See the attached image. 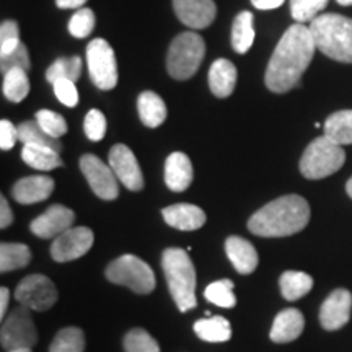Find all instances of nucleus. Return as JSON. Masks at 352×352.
Here are the masks:
<instances>
[{"instance_id": "1", "label": "nucleus", "mask_w": 352, "mask_h": 352, "mask_svg": "<svg viewBox=\"0 0 352 352\" xmlns=\"http://www.w3.org/2000/svg\"><path fill=\"white\" fill-rule=\"evenodd\" d=\"M316 51L314 34L303 23L292 25L277 43L267 64L264 83L272 94H287L300 83Z\"/></svg>"}, {"instance_id": "2", "label": "nucleus", "mask_w": 352, "mask_h": 352, "mask_svg": "<svg viewBox=\"0 0 352 352\" xmlns=\"http://www.w3.org/2000/svg\"><path fill=\"white\" fill-rule=\"evenodd\" d=\"M310 222V206L298 195L271 201L248 220V230L258 236L279 239L302 232Z\"/></svg>"}, {"instance_id": "3", "label": "nucleus", "mask_w": 352, "mask_h": 352, "mask_svg": "<svg viewBox=\"0 0 352 352\" xmlns=\"http://www.w3.org/2000/svg\"><path fill=\"white\" fill-rule=\"evenodd\" d=\"M316 51L329 59L352 64V19L338 13H321L308 25Z\"/></svg>"}, {"instance_id": "4", "label": "nucleus", "mask_w": 352, "mask_h": 352, "mask_svg": "<svg viewBox=\"0 0 352 352\" xmlns=\"http://www.w3.org/2000/svg\"><path fill=\"white\" fill-rule=\"evenodd\" d=\"M166 283L179 311L192 310L196 300V270L189 254L182 248H168L162 256Z\"/></svg>"}, {"instance_id": "5", "label": "nucleus", "mask_w": 352, "mask_h": 352, "mask_svg": "<svg viewBox=\"0 0 352 352\" xmlns=\"http://www.w3.org/2000/svg\"><path fill=\"white\" fill-rule=\"evenodd\" d=\"M206 54V43L197 33L178 34L168 47L166 70L175 80H188L199 70Z\"/></svg>"}, {"instance_id": "6", "label": "nucleus", "mask_w": 352, "mask_h": 352, "mask_svg": "<svg viewBox=\"0 0 352 352\" xmlns=\"http://www.w3.org/2000/svg\"><path fill=\"white\" fill-rule=\"evenodd\" d=\"M346 152L327 135L316 138L303 152L300 158V173L307 179H321L331 176L342 168Z\"/></svg>"}, {"instance_id": "7", "label": "nucleus", "mask_w": 352, "mask_h": 352, "mask_svg": "<svg viewBox=\"0 0 352 352\" xmlns=\"http://www.w3.org/2000/svg\"><path fill=\"white\" fill-rule=\"evenodd\" d=\"M107 279L113 284L129 287L132 292L140 296L153 292L157 284L152 267L134 254H122L109 263Z\"/></svg>"}, {"instance_id": "8", "label": "nucleus", "mask_w": 352, "mask_h": 352, "mask_svg": "<svg viewBox=\"0 0 352 352\" xmlns=\"http://www.w3.org/2000/svg\"><path fill=\"white\" fill-rule=\"evenodd\" d=\"M87 65L91 82L100 90H113L118 85L116 56L103 38H96L87 46Z\"/></svg>"}, {"instance_id": "9", "label": "nucleus", "mask_w": 352, "mask_h": 352, "mask_svg": "<svg viewBox=\"0 0 352 352\" xmlns=\"http://www.w3.org/2000/svg\"><path fill=\"white\" fill-rule=\"evenodd\" d=\"M32 310L20 305L3 320L0 329V344L6 351L33 349L38 342V331L32 318Z\"/></svg>"}, {"instance_id": "10", "label": "nucleus", "mask_w": 352, "mask_h": 352, "mask_svg": "<svg viewBox=\"0 0 352 352\" xmlns=\"http://www.w3.org/2000/svg\"><path fill=\"white\" fill-rule=\"evenodd\" d=\"M15 298L28 310L46 311L57 302V289L50 277L32 274L21 279L16 285Z\"/></svg>"}, {"instance_id": "11", "label": "nucleus", "mask_w": 352, "mask_h": 352, "mask_svg": "<svg viewBox=\"0 0 352 352\" xmlns=\"http://www.w3.org/2000/svg\"><path fill=\"white\" fill-rule=\"evenodd\" d=\"M80 170L85 175L88 184L95 196L104 201H114L120 196V179L113 168L100 160L94 153H87L80 158Z\"/></svg>"}, {"instance_id": "12", "label": "nucleus", "mask_w": 352, "mask_h": 352, "mask_svg": "<svg viewBox=\"0 0 352 352\" xmlns=\"http://www.w3.org/2000/svg\"><path fill=\"white\" fill-rule=\"evenodd\" d=\"M94 240V232L88 227H72L52 241L51 256L57 263L74 261L90 252Z\"/></svg>"}, {"instance_id": "13", "label": "nucleus", "mask_w": 352, "mask_h": 352, "mask_svg": "<svg viewBox=\"0 0 352 352\" xmlns=\"http://www.w3.org/2000/svg\"><path fill=\"white\" fill-rule=\"evenodd\" d=\"M109 166H111L120 183L129 191H140L144 188V175L140 170L138 158L127 145L116 144L109 151Z\"/></svg>"}, {"instance_id": "14", "label": "nucleus", "mask_w": 352, "mask_h": 352, "mask_svg": "<svg viewBox=\"0 0 352 352\" xmlns=\"http://www.w3.org/2000/svg\"><path fill=\"white\" fill-rule=\"evenodd\" d=\"M352 294L346 289H336L327 297L320 308V323L327 331H336L351 320Z\"/></svg>"}, {"instance_id": "15", "label": "nucleus", "mask_w": 352, "mask_h": 352, "mask_svg": "<svg viewBox=\"0 0 352 352\" xmlns=\"http://www.w3.org/2000/svg\"><path fill=\"white\" fill-rule=\"evenodd\" d=\"M76 214L65 206L54 204L30 223V230L39 239H57L60 233L72 228Z\"/></svg>"}, {"instance_id": "16", "label": "nucleus", "mask_w": 352, "mask_h": 352, "mask_svg": "<svg viewBox=\"0 0 352 352\" xmlns=\"http://www.w3.org/2000/svg\"><path fill=\"white\" fill-rule=\"evenodd\" d=\"M178 20L192 30H204L212 25L217 15L214 0H173Z\"/></svg>"}, {"instance_id": "17", "label": "nucleus", "mask_w": 352, "mask_h": 352, "mask_svg": "<svg viewBox=\"0 0 352 352\" xmlns=\"http://www.w3.org/2000/svg\"><path fill=\"white\" fill-rule=\"evenodd\" d=\"M54 191V179L50 176L36 175L26 176L13 184L12 195L19 204H36V202L46 201Z\"/></svg>"}, {"instance_id": "18", "label": "nucleus", "mask_w": 352, "mask_h": 352, "mask_svg": "<svg viewBox=\"0 0 352 352\" xmlns=\"http://www.w3.org/2000/svg\"><path fill=\"white\" fill-rule=\"evenodd\" d=\"M303 328H305V318L302 311L297 308H285L274 318L270 338L272 342L285 344V342L296 341L303 333Z\"/></svg>"}, {"instance_id": "19", "label": "nucleus", "mask_w": 352, "mask_h": 352, "mask_svg": "<svg viewBox=\"0 0 352 352\" xmlns=\"http://www.w3.org/2000/svg\"><path fill=\"white\" fill-rule=\"evenodd\" d=\"M165 222L176 230L192 232L206 223V212L195 204H173L162 210Z\"/></svg>"}, {"instance_id": "20", "label": "nucleus", "mask_w": 352, "mask_h": 352, "mask_svg": "<svg viewBox=\"0 0 352 352\" xmlns=\"http://www.w3.org/2000/svg\"><path fill=\"white\" fill-rule=\"evenodd\" d=\"M165 183L171 191L183 192L192 183V164L183 152H173L165 162Z\"/></svg>"}, {"instance_id": "21", "label": "nucleus", "mask_w": 352, "mask_h": 352, "mask_svg": "<svg viewBox=\"0 0 352 352\" xmlns=\"http://www.w3.org/2000/svg\"><path fill=\"white\" fill-rule=\"evenodd\" d=\"M226 253L240 274H252L258 267L256 248L241 236H228L226 241Z\"/></svg>"}, {"instance_id": "22", "label": "nucleus", "mask_w": 352, "mask_h": 352, "mask_svg": "<svg viewBox=\"0 0 352 352\" xmlns=\"http://www.w3.org/2000/svg\"><path fill=\"white\" fill-rule=\"evenodd\" d=\"M236 67L228 59H217L209 69V87L217 98H227L236 85Z\"/></svg>"}, {"instance_id": "23", "label": "nucleus", "mask_w": 352, "mask_h": 352, "mask_svg": "<svg viewBox=\"0 0 352 352\" xmlns=\"http://www.w3.org/2000/svg\"><path fill=\"white\" fill-rule=\"evenodd\" d=\"M138 111L144 126L158 127L166 120V104L155 91H142L138 98Z\"/></svg>"}, {"instance_id": "24", "label": "nucleus", "mask_w": 352, "mask_h": 352, "mask_svg": "<svg viewBox=\"0 0 352 352\" xmlns=\"http://www.w3.org/2000/svg\"><path fill=\"white\" fill-rule=\"evenodd\" d=\"M254 36V16L252 12L243 10L235 16L232 25V47L239 54H246L253 46Z\"/></svg>"}, {"instance_id": "25", "label": "nucleus", "mask_w": 352, "mask_h": 352, "mask_svg": "<svg viewBox=\"0 0 352 352\" xmlns=\"http://www.w3.org/2000/svg\"><path fill=\"white\" fill-rule=\"evenodd\" d=\"M21 158L26 165L41 171H51L63 165L59 152H56L54 148L44 147V145L25 144L23 151H21Z\"/></svg>"}, {"instance_id": "26", "label": "nucleus", "mask_w": 352, "mask_h": 352, "mask_svg": "<svg viewBox=\"0 0 352 352\" xmlns=\"http://www.w3.org/2000/svg\"><path fill=\"white\" fill-rule=\"evenodd\" d=\"M324 134L338 145H352V109L333 113L323 124Z\"/></svg>"}, {"instance_id": "27", "label": "nucleus", "mask_w": 352, "mask_h": 352, "mask_svg": "<svg viewBox=\"0 0 352 352\" xmlns=\"http://www.w3.org/2000/svg\"><path fill=\"white\" fill-rule=\"evenodd\" d=\"M197 338L208 342H226L232 338L230 321L223 316H208L195 323Z\"/></svg>"}, {"instance_id": "28", "label": "nucleus", "mask_w": 352, "mask_h": 352, "mask_svg": "<svg viewBox=\"0 0 352 352\" xmlns=\"http://www.w3.org/2000/svg\"><path fill=\"white\" fill-rule=\"evenodd\" d=\"M280 294L285 300L294 302L305 297L314 287V279L310 274L302 271H285L279 280Z\"/></svg>"}, {"instance_id": "29", "label": "nucleus", "mask_w": 352, "mask_h": 352, "mask_svg": "<svg viewBox=\"0 0 352 352\" xmlns=\"http://www.w3.org/2000/svg\"><path fill=\"white\" fill-rule=\"evenodd\" d=\"M32 261V252L23 243L0 245V271L10 272L28 266Z\"/></svg>"}, {"instance_id": "30", "label": "nucleus", "mask_w": 352, "mask_h": 352, "mask_svg": "<svg viewBox=\"0 0 352 352\" xmlns=\"http://www.w3.org/2000/svg\"><path fill=\"white\" fill-rule=\"evenodd\" d=\"M3 95L12 103H20L30 94L28 74L23 69H12L3 76Z\"/></svg>"}, {"instance_id": "31", "label": "nucleus", "mask_w": 352, "mask_h": 352, "mask_svg": "<svg viewBox=\"0 0 352 352\" xmlns=\"http://www.w3.org/2000/svg\"><path fill=\"white\" fill-rule=\"evenodd\" d=\"M19 139L20 142L25 144H33V145H44V147L54 148L56 152L63 151V145H60L59 139L51 138L41 126L38 124V121H25L19 126Z\"/></svg>"}, {"instance_id": "32", "label": "nucleus", "mask_w": 352, "mask_h": 352, "mask_svg": "<svg viewBox=\"0 0 352 352\" xmlns=\"http://www.w3.org/2000/svg\"><path fill=\"white\" fill-rule=\"evenodd\" d=\"M82 76V59L78 56L60 57L46 70V80L54 83L59 78L77 82Z\"/></svg>"}, {"instance_id": "33", "label": "nucleus", "mask_w": 352, "mask_h": 352, "mask_svg": "<svg viewBox=\"0 0 352 352\" xmlns=\"http://www.w3.org/2000/svg\"><path fill=\"white\" fill-rule=\"evenodd\" d=\"M85 351V334L80 328L69 327L60 329L51 342L50 352H83Z\"/></svg>"}, {"instance_id": "34", "label": "nucleus", "mask_w": 352, "mask_h": 352, "mask_svg": "<svg viewBox=\"0 0 352 352\" xmlns=\"http://www.w3.org/2000/svg\"><path fill=\"white\" fill-rule=\"evenodd\" d=\"M204 296L210 303L220 308H232L236 303V297L233 294V283L230 279H220L209 284L204 290Z\"/></svg>"}, {"instance_id": "35", "label": "nucleus", "mask_w": 352, "mask_h": 352, "mask_svg": "<svg viewBox=\"0 0 352 352\" xmlns=\"http://www.w3.org/2000/svg\"><path fill=\"white\" fill-rule=\"evenodd\" d=\"M328 6V0H290V15L297 23L314 21Z\"/></svg>"}, {"instance_id": "36", "label": "nucleus", "mask_w": 352, "mask_h": 352, "mask_svg": "<svg viewBox=\"0 0 352 352\" xmlns=\"http://www.w3.org/2000/svg\"><path fill=\"white\" fill-rule=\"evenodd\" d=\"M126 352H160V346L142 328H134L124 338Z\"/></svg>"}, {"instance_id": "37", "label": "nucleus", "mask_w": 352, "mask_h": 352, "mask_svg": "<svg viewBox=\"0 0 352 352\" xmlns=\"http://www.w3.org/2000/svg\"><path fill=\"white\" fill-rule=\"evenodd\" d=\"M95 23L96 19L91 8H78L69 21V33L77 39L87 38L90 36L91 32H94Z\"/></svg>"}, {"instance_id": "38", "label": "nucleus", "mask_w": 352, "mask_h": 352, "mask_svg": "<svg viewBox=\"0 0 352 352\" xmlns=\"http://www.w3.org/2000/svg\"><path fill=\"white\" fill-rule=\"evenodd\" d=\"M36 121L54 139H60L67 132V122H65L64 118L60 114L51 111V109H41V111H38Z\"/></svg>"}, {"instance_id": "39", "label": "nucleus", "mask_w": 352, "mask_h": 352, "mask_svg": "<svg viewBox=\"0 0 352 352\" xmlns=\"http://www.w3.org/2000/svg\"><path fill=\"white\" fill-rule=\"evenodd\" d=\"M83 129H85V135L91 142H100L107 134V118L100 109H90L85 116Z\"/></svg>"}, {"instance_id": "40", "label": "nucleus", "mask_w": 352, "mask_h": 352, "mask_svg": "<svg viewBox=\"0 0 352 352\" xmlns=\"http://www.w3.org/2000/svg\"><path fill=\"white\" fill-rule=\"evenodd\" d=\"M30 67H32V63H30L28 50L23 43H20L19 47L13 50L10 54L0 57V70H2L3 76L12 69H23L28 72Z\"/></svg>"}, {"instance_id": "41", "label": "nucleus", "mask_w": 352, "mask_h": 352, "mask_svg": "<svg viewBox=\"0 0 352 352\" xmlns=\"http://www.w3.org/2000/svg\"><path fill=\"white\" fill-rule=\"evenodd\" d=\"M20 30L16 21L7 20L0 26V57L10 54L20 44Z\"/></svg>"}, {"instance_id": "42", "label": "nucleus", "mask_w": 352, "mask_h": 352, "mask_svg": "<svg viewBox=\"0 0 352 352\" xmlns=\"http://www.w3.org/2000/svg\"><path fill=\"white\" fill-rule=\"evenodd\" d=\"M52 88H54L56 98L60 101V103L65 104V107L74 108L78 104V91L76 88V82L67 80V78H59L52 83Z\"/></svg>"}, {"instance_id": "43", "label": "nucleus", "mask_w": 352, "mask_h": 352, "mask_svg": "<svg viewBox=\"0 0 352 352\" xmlns=\"http://www.w3.org/2000/svg\"><path fill=\"white\" fill-rule=\"evenodd\" d=\"M19 139V127L13 126L10 121H0V148L2 151H10Z\"/></svg>"}, {"instance_id": "44", "label": "nucleus", "mask_w": 352, "mask_h": 352, "mask_svg": "<svg viewBox=\"0 0 352 352\" xmlns=\"http://www.w3.org/2000/svg\"><path fill=\"white\" fill-rule=\"evenodd\" d=\"M12 222H13V214H12L10 204H8L6 196H2L0 197V227L2 228L10 227Z\"/></svg>"}, {"instance_id": "45", "label": "nucleus", "mask_w": 352, "mask_h": 352, "mask_svg": "<svg viewBox=\"0 0 352 352\" xmlns=\"http://www.w3.org/2000/svg\"><path fill=\"white\" fill-rule=\"evenodd\" d=\"M285 0H252L253 7L258 8V10H274V8H279Z\"/></svg>"}, {"instance_id": "46", "label": "nucleus", "mask_w": 352, "mask_h": 352, "mask_svg": "<svg viewBox=\"0 0 352 352\" xmlns=\"http://www.w3.org/2000/svg\"><path fill=\"white\" fill-rule=\"evenodd\" d=\"M8 298H10V292H8V289L7 287L0 289V318H6Z\"/></svg>"}, {"instance_id": "47", "label": "nucleus", "mask_w": 352, "mask_h": 352, "mask_svg": "<svg viewBox=\"0 0 352 352\" xmlns=\"http://www.w3.org/2000/svg\"><path fill=\"white\" fill-rule=\"evenodd\" d=\"M87 0H56V6L59 8H82Z\"/></svg>"}, {"instance_id": "48", "label": "nucleus", "mask_w": 352, "mask_h": 352, "mask_svg": "<svg viewBox=\"0 0 352 352\" xmlns=\"http://www.w3.org/2000/svg\"><path fill=\"white\" fill-rule=\"evenodd\" d=\"M346 191H347V195H349L351 199H352V178H349V182L346 183Z\"/></svg>"}, {"instance_id": "49", "label": "nucleus", "mask_w": 352, "mask_h": 352, "mask_svg": "<svg viewBox=\"0 0 352 352\" xmlns=\"http://www.w3.org/2000/svg\"><path fill=\"white\" fill-rule=\"evenodd\" d=\"M336 2L340 3V6H344V7L352 6V0H336Z\"/></svg>"}, {"instance_id": "50", "label": "nucleus", "mask_w": 352, "mask_h": 352, "mask_svg": "<svg viewBox=\"0 0 352 352\" xmlns=\"http://www.w3.org/2000/svg\"><path fill=\"white\" fill-rule=\"evenodd\" d=\"M7 352H33V351L32 349H10Z\"/></svg>"}]
</instances>
